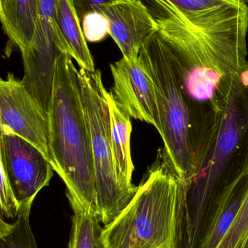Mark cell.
<instances>
[{"label":"cell","mask_w":248,"mask_h":248,"mask_svg":"<svg viewBox=\"0 0 248 248\" xmlns=\"http://www.w3.org/2000/svg\"><path fill=\"white\" fill-rule=\"evenodd\" d=\"M113 76L114 98L130 117L151 124L160 131V124L155 93L151 78L139 60L122 57L110 65Z\"/></svg>","instance_id":"cell-11"},{"label":"cell","mask_w":248,"mask_h":248,"mask_svg":"<svg viewBox=\"0 0 248 248\" xmlns=\"http://www.w3.org/2000/svg\"><path fill=\"white\" fill-rule=\"evenodd\" d=\"M106 97L109 107L111 142L118 184L122 192L132 201L138 191V186L132 183L134 166L131 152V117L116 103L111 92L106 91Z\"/></svg>","instance_id":"cell-12"},{"label":"cell","mask_w":248,"mask_h":248,"mask_svg":"<svg viewBox=\"0 0 248 248\" xmlns=\"http://www.w3.org/2000/svg\"><path fill=\"white\" fill-rule=\"evenodd\" d=\"M248 173V74L234 87L216 137L187 185L182 247L198 248L220 198Z\"/></svg>","instance_id":"cell-2"},{"label":"cell","mask_w":248,"mask_h":248,"mask_svg":"<svg viewBox=\"0 0 248 248\" xmlns=\"http://www.w3.org/2000/svg\"><path fill=\"white\" fill-rule=\"evenodd\" d=\"M0 18L10 42L24 53L36 34L37 0H0Z\"/></svg>","instance_id":"cell-13"},{"label":"cell","mask_w":248,"mask_h":248,"mask_svg":"<svg viewBox=\"0 0 248 248\" xmlns=\"http://www.w3.org/2000/svg\"><path fill=\"white\" fill-rule=\"evenodd\" d=\"M227 1H232V2L234 3H241L240 0H227Z\"/></svg>","instance_id":"cell-24"},{"label":"cell","mask_w":248,"mask_h":248,"mask_svg":"<svg viewBox=\"0 0 248 248\" xmlns=\"http://www.w3.org/2000/svg\"><path fill=\"white\" fill-rule=\"evenodd\" d=\"M67 53L55 62L49 107L50 150L55 171L66 186L72 208L99 216L90 133L84 113L79 71Z\"/></svg>","instance_id":"cell-3"},{"label":"cell","mask_w":248,"mask_h":248,"mask_svg":"<svg viewBox=\"0 0 248 248\" xmlns=\"http://www.w3.org/2000/svg\"><path fill=\"white\" fill-rule=\"evenodd\" d=\"M186 191L161 147L133 199L103 228L106 248H179Z\"/></svg>","instance_id":"cell-4"},{"label":"cell","mask_w":248,"mask_h":248,"mask_svg":"<svg viewBox=\"0 0 248 248\" xmlns=\"http://www.w3.org/2000/svg\"><path fill=\"white\" fill-rule=\"evenodd\" d=\"M0 189H1L0 204H1V214L7 218H16L18 214L20 205L15 196L7 173L2 167H1Z\"/></svg>","instance_id":"cell-21"},{"label":"cell","mask_w":248,"mask_h":248,"mask_svg":"<svg viewBox=\"0 0 248 248\" xmlns=\"http://www.w3.org/2000/svg\"><path fill=\"white\" fill-rule=\"evenodd\" d=\"M151 5L153 16L178 13L195 16L224 8L234 3L227 0H147Z\"/></svg>","instance_id":"cell-18"},{"label":"cell","mask_w":248,"mask_h":248,"mask_svg":"<svg viewBox=\"0 0 248 248\" xmlns=\"http://www.w3.org/2000/svg\"><path fill=\"white\" fill-rule=\"evenodd\" d=\"M116 0H73L80 23L89 13H93L95 7Z\"/></svg>","instance_id":"cell-22"},{"label":"cell","mask_w":248,"mask_h":248,"mask_svg":"<svg viewBox=\"0 0 248 248\" xmlns=\"http://www.w3.org/2000/svg\"><path fill=\"white\" fill-rule=\"evenodd\" d=\"M248 241V192L232 225L217 248H245Z\"/></svg>","instance_id":"cell-19"},{"label":"cell","mask_w":248,"mask_h":248,"mask_svg":"<svg viewBox=\"0 0 248 248\" xmlns=\"http://www.w3.org/2000/svg\"><path fill=\"white\" fill-rule=\"evenodd\" d=\"M72 210L74 215L68 248H106L99 216L80 208Z\"/></svg>","instance_id":"cell-16"},{"label":"cell","mask_w":248,"mask_h":248,"mask_svg":"<svg viewBox=\"0 0 248 248\" xmlns=\"http://www.w3.org/2000/svg\"><path fill=\"white\" fill-rule=\"evenodd\" d=\"M248 248V241L247 245H246V248Z\"/></svg>","instance_id":"cell-25"},{"label":"cell","mask_w":248,"mask_h":248,"mask_svg":"<svg viewBox=\"0 0 248 248\" xmlns=\"http://www.w3.org/2000/svg\"><path fill=\"white\" fill-rule=\"evenodd\" d=\"M32 203L20 205L16 220L12 224L1 219L0 248H37L29 220Z\"/></svg>","instance_id":"cell-17"},{"label":"cell","mask_w":248,"mask_h":248,"mask_svg":"<svg viewBox=\"0 0 248 248\" xmlns=\"http://www.w3.org/2000/svg\"><path fill=\"white\" fill-rule=\"evenodd\" d=\"M240 2L243 3V4H248V0H240Z\"/></svg>","instance_id":"cell-23"},{"label":"cell","mask_w":248,"mask_h":248,"mask_svg":"<svg viewBox=\"0 0 248 248\" xmlns=\"http://www.w3.org/2000/svg\"><path fill=\"white\" fill-rule=\"evenodd\" d=\"M37 1L35 38L30 47L21 54L24 68L21 81L33 95L46 97L52 93L57 58L61 53L70 54L58 26L56 0Z\"/></svg>","instance_id":"cell-7"},{"label":"cell","mask_w":248,"mask_h":248,"mask_svg":"<svg viewBox=\"0 0 248 248\" xmlns=\"http://www.w3.org/2000/svg\"><path fill=\"white\" fill-rule=\"evenodd\" d=\"M104 16L109 34L129 61L138 60L140 49L158 28L149 8L141 0H116L95 7Z\"/></svg>","instance_id":"cell-10"},{"label":"cell","mask_w":248,"mask_h":248,"mask_svg":"<svg viewBox=\"0 0 248 248\" xmlns=\"http://www.w3.org/2000/svg\"><path fill=\"white\" fill-rule=\"evenodd\" d=\"M0 161L20 205L33 202L55 171L39 149L4 127H1Z\"/></svg>","instance_id":"cell-9"},{"label":"cell","mask_w":248,"mask_h":248,"mask_svg":"<svg viewBox=\"0 0 248 248\" xmlns=\"http://www.w3.org/2000/svg\"><path fill=\"white\" fill-rule=\"evenodd\" d=\"M78 77L94 163L99 217L106 227L115 221L131 201L121 189L115 171L107 90L103 86L101 72L80 68Z\"/></svg>","instance_id":"cell-6"},{"label":"cell","mask_w":248,"mask_h":248,"mask_svg":"<svg viewBox=\"0 0 248 248\" xmlns=\"http://www.w3.org/2000/svg\"><path fill=\"white\" fill-rule=\"evenodd\" d=\"M81 24L84 37L88 42H99L109 33L107 20L104 16L96 12L87 14Z\"/></svg>","instance_id":"cell-20"},{"label":"cell","mask_w":248,"mask_h":248,"mask_svg":"<svg viewBox=\"0 0 248 248\" xmlns=\"http://www.w3.org/2000/svg\"><path fill=\"white\" fill-rule=\"evenodd\" d=\"M248 192V173L217 202L198 248H217L228 232Z\"/></svg>","instance_id":"cell-14"},{"label":"cell","mask_w":248,"mask_h":248,"mask_svg":"<svg viewBox=\"0 0 248 248\" xmlns=\"http://www.w3.org/2000/svg\"><path fill=\"white\" fill-rule=\"evenodd\" d=\"M138 60L154 87L163 147L188 185L197 173L191 150L189 113L179 77L157 29L141 46Z\"/></svg>","instance_id":"cell-5"},{"label":"cell","mask_w":248,"mask_h":248,"mask_svg":"<svg viewBox=\"0 0 248 248\" xmlns=\"http://www.w3.org/2000/svg\"><path fill=\"white\" fill-rule=\"evenodd\" d=\"M0 127L8 128L39 149L55 170L49 113L12 73L0 81Z\"/></svg>","instance_id":"cell-8"},{"label":"cell","mask_w":248,"mask_h":248,"mask_svg":"<svg viewBox=\"0 0 248 248\" xmlns=\"http://www.w3.org/2000/svg\"><path fill=\"white\" fill-rule=\"evenodd\" d=\"M187 106L198 170L216 137L236 84L248 73V6L154 16Z\"/></svg>","instance_id":"cell-1"},{"label":"cell","mask_w":248,"mask_h":248,"mask_svg":"<svg viewBox=\"0 0 248 248\" xmlns=\"http://www.w3.org/2000/svg\"><path fill=\"white\" fill-rule=\"evenodd\" d=\"M56 16L61 34L68 46L70 56L80 68L94 72V62L73 0H56Z\"/></svg>","instance_id":"cell-15"}]
</instances>
